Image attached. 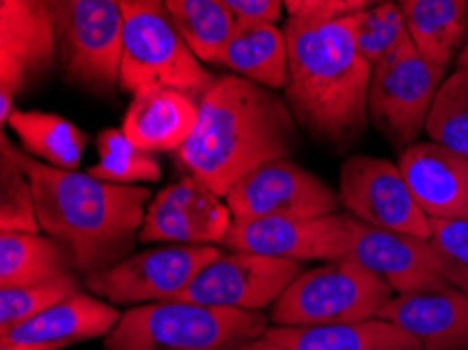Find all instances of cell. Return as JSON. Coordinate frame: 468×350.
<instances>
[{"instance_id":"5bb4252c","label":"cell","mask_w":468,"mask_h":350,"mask_svg":"<svg viewBox=\"0 0 468 350\" xmlns=\"http://www.w3.org/2000/svg\"><path fill=\"white\" fill-rule=\"evenodd\" d=\"M225 199L194 175L170 183L147 204L139 241L144 244L217 246L231 225Z\"/></svg>"},{"instance_id":"ac0fdd59","label":"cell","mask_w":468,"mask_h":350,"mask_svg":"<svg viewBox=\"0 0 468 350\" xmlns=\"http://www.w3.org/2000/svg\"><path fill=\"white\" fill-rule=\"evenodd\" d=\"M397 166L429 218H468V160L431 141L403 149Z\"/></svg>"},{"instance_id":"52a82bcc","label":"cell","mask_w":468,"mask_h":350,"mask_svg":"<svg viewBox=\"0 0 468 350\" xmlns=\"http://www.w3.org/2000/svg\"><path fill=\"white\" fill-rule=\"evenodd\" d=\"M59 66L69 84L95 95L118 87L122 48L120 0H47Z\"/></svg>"},{"instance_id":"4fadbf2b","label":"cell","mask_w":468,"mask_h":350,"mask_svg":"<svg viewBox=\"0 0 468 350\" xmlns=\"http://www.w3.org/2000/svg\"><path fill=\"white\" fill-rule=\"evenodd\" d=\"M349 214L231 220L223 248L286 260H343Z\"/></svg>"},{"instance_id":"f1b7e54d","label":"cell","mask_w":468,"mask_h":350,"mask_svg":"<svg viewBox=\"0 0 468 350\" xmlns=\"http://www.w3.org/2000/svg\"><path fill=\"white\" fill-rule=\"evenodd\" d=\"M0 231H42L32 181L13 154V143L6 134L0 139Z\"/></svg>"},{"instance_id":"d4e9b609","label":"cell","mask_w":468,"mask_h":350,"mask_svg":"<svg viewBox=\"0 0 468 350\" xmlns=\"http://www.w3.org/2000/svg\"><path fill=\"white\" fill-rule=\"evenodd\" d=\"M6 126L13 128L27 155L48 166L78 170L82 164L89 137L57 113L16 110Z\"/></svg>"},{"instance_id":"ffe728a7","label":"cell","mask_w":468,"mask_h":350,"mask_svg":"<svg viewBox=\"0 0 468 350\" xmlns=\"http://www.w3.org/2000/svg\"><path fill=\"white\" fill-rule=\"evenodd\" d=\"M197 122V99L176 89H152L131 99L122 131L145 152H179Z\"/></svg>"},{"instance_id":"f546056e","label":"cell","mask_w":468,"mask_h":350,"mask_svg":"<svg viewBox=\"0 0 468 350\" xmlns=\"http://www.w3.org/2000/svg\"><path fill=\"white\" fill-rule=\"evenodd\" d=\"M356 40L359 53L372 68L410 40L399 0H380L356 16Z\"/></svg>"},{"instance_id":"2e32d148","label":"cell","mask_w":468,"mask_h":350,"mask_svg":"<svg viewBox=\"0 0 468 350\" xmlns=\"http://www.w3.org/2000/svg\"><path fill=\"white\" fill-rule=\"evenodd\" d=\"M59 59L47 0H0V92L17 99Z\"/></svg>"},{"instance_id":"603a6c76","label":"cell","mask_w":468,"mask_h":350,"mask_svg":"<svg viewBox=\"0 0 468 350\" xmlns=\"http://www.w3.org/2000/svg\"><path fill=\"white\" fill-rule=\"evenodd\" d=\"M408 34L429 61L448 69L468 36V0H399Z\"/></svg>"},{"instance_id":"6da1fadb","label":"cell","mask_w":468,"mask_h":350,"mask_svg":"<svg viewBox=\"0 0 468 350\" xmlns=\"http://www.w3.org/2000/svg\"><path fill=\"white\" fill-rule=\"evenodd\" d=\"M356 16L288 17L283 24L288 45L283 99L299 128L336 149L353 145L370 124L372 66L357 48Z\"/></svg>"},{"instance_id":"277c9868","label":"cell","mask_w":468,"mask_h":350,"mask_svg":"<svg viewBox=\"0 0 468 350\" xmlns=\"http://www.w3.org/2000/svg\"><path fill=\"white\" fill-rule=\"evenodd\" d=\"M267 330L262 311L168 300L129 306L103 338V350H218Z\"/></svg>"},{"instance_id":"836d02e7","label":"cell","mask_w":468,"mask_h":350,"mask_svg":"<svg viewBox=\"0 0 468 350\" xmlns=\"http://www.w3.org/2000/svg\"><path fill=\"white\" fill-rule=\"evenodd\" d=\"M238 21H280L283 0H225Z\"/></svg>"},{"instance_id":"4316f807","label":"cell","mask_w":468,"mask_h":350,"mask_svg":"<svg viewBox=\"0 0 468 350\" xmlns=\"http://www.w3.org/2000/svg\"><path fill=\"white\" fill-rule=\"evenodd\" d=\"M99 162L87 173L108 183L139 185L158 183L162 168L150 152L134 145L122 128H105L95 141Z\"/></svg>"},{"instance_id":"e0dca14e","label":"cell","mask_w":468,"mask_h":350,"mask_svg":"<svg viewBox=\"0 0 468 350\" xmlns=\"http://www.w3.org/2000/svg\"><path fill=\"white\" fill-rule=\"evenodd\" d=\"M378 317L412 334L422 350H468V294L450 283L397 294Z\"/></svg>"},{"instance_id":"ba28073f","label":"cell","mask_w":468,"mask_h":350,"mask_svg":"<svg viewBox=\"0 0 468 350\" xmlns=\"http://www.w3.org/2000/svg\"><path fill=\"white\" fill-rule=\"evenodd\" d=\"M445 80V68L429 61L412 38L372 68L367 113L370 122L395 147L414 145L427 126L431 105Z\"/></svg>"},{"instance_id":"5b68a950","label":"cell","mask_w":468,"mask_h":350,"mask_svg":"<svg viewBox=\"0 0 468 350\" xmlns=\"http://www.w3.org/2000/svg\"><path fill=\"white\" fill-rule=\"evenodd\" d=\"M122 48L118 89L126 95L176 89L200 99L215 82L176 30L162 0H120Z\"/></svg>"},{"instance_id":"30bf717a","label":"cell","mask_w":468,"mask_h":350,"mask_svg":"<svg viewBox=\"0 0 468 350\" xmlns=\"http://www.w3.org/2000/svg\"><path fill=\"white\" fill-rule=\"evenodd\" d=\"M304 273L303 262L227 249L210 260L176 300L238 311L271 309L288 285Z\"/></svg>"},{"instance_id":"e575fe53","label":"cell","mask_w":468,"mask_h":350,"mask_svg":"<svg viewBox=\"0 0 468 350\" xmlns=\"http://www.w3.org/2000/svg\"><path fill=\"white\" fill-rule=\"evenodd\" d=\"M218 350H283L282 346L275 345L273 340H269L265 334L257 335V338H246V340H238V342H231V345H227Z\"/></svg>"},{"instance_id":"3957f363","label":"cell","mask_w":468,"mask_h":350,"mask_svg":"<svg viewBox=\"0 0 468 350\" xmlns=\"http://www.w3.org/2000/svg\"><path fill=\"white\" fill-rule=\"evenodd\" d=\"M13 154L32 181L40 228L69 248L82 280L129 259L152 202L150 189L48 166L17 145Z\"/></svg>"},{"instance_id":"9c48e42d","label":"cell","mask_w":468,"mask_h":350,"mask_svg":"<svg viewBox=\"0 0 468 350\" xmlns=\"http://www.w3.org/2000/svg\"><path fill=\"white\" fill-rule=\"evenodd\" d=\"M221 252L217 246L162 244L84 277V288L113 306L168 302L179 298Z\"/></svg>"},{"instance_id":"83f0119b","label":"cell","mask_w":468,"mask_h":350,"mask_svg":"<svg viewBox=\"0 0 468 350\" xmlns=\"http://www.w3.org/2000/svg\"><path fill=\"white\" fill-rule=\"evenodd\" d=\"M424 131L432 143L468 160V69H456L445 76Z\"/></svg>"},{"instance_id":"8fae6325","label":"cell","mask_w":468,"mask_h":350,"mask_svg":"<svg viewBox=\"0 0 468 350\" xmlns=\"http://www.w3.org/2000/svg\"><path fill=\"white\" fill-rule=\"evenodd\" d=\"M340 206L361 223L391 231L431 238V218L410 191L397 164L353 155L340 168Z\"/></svg>"},{"instance_id":"44dd1931","label":"cell","mask_w":468,"mask_h":350,"mask_svg":"<svg viewBox=\"0 0 468 350\" xmlns=\"http://www.w3.org/2000/svg\"><path fill=\"white\" fill-rule=\"evenodd\" d=\"M265 335L283 350H422L412 334L380 317L309 327L275 325Z\"/></svg>"},{"instance_id":"d6986e66","label":"cell","mask_w":468,"mask_h":350,"mask_svg":"<svg viewBox=\"0 0 468 350\" xmlns=\"http://www.w3.org/2000/svg\"><path fill=\"white\" fill-rule=\"evenodd\" d=\"M122 317L116 306L90 292H76L40 315L0 332V340L38 342L69 346L76 342L105 338Z\"/></svg>"},{"instance_id":"7c38bea8","label":"cell","mask_w":468,"mask_h":350,"mask_svg":"<svg viewBox=\"0 0 468 350\" xmlns=\"http://www.w3.org/2000/svg\"><path fill=\"white\" fill-rule=\"evenodd\" d=\"M223 199L233 220L328 217L343 208L336 191L290 158L262 164L233 185Z\"/></svg>"},{"instance_id":"cb8c5ba5","label":"cell","mask_w":468,"mask_h":350,"mask_svg":"<svg viewBox=\"0 0 468 350\" xmlns=\"http://www.w3.org/2000/svg\"><path fill=\"white\" fill-rule=\"evenodd\" d=\"M80 275L69 248L48 233H0V288Z\"/></svg>"},{"instance_id":"7402d4cb","label":"cell","mask_w":468,"mask_h":350,"mask_svg":"<svg viewBox=\"0 0 468 350\" xmlns=\"http://www.w3.org/2000/svg\"><path fill=\"white\" fill-rule=\"evenodd\" d=\"M217 66H225L231 74L282 90L288 80V45L283 27L273 21H238L231 38L227 40Z\"/></svg>"},{"instance_id":"8992f818","label":"cell","mask_w":468,"mask_h":350,"mask_svg":"<svg viewBox=\"0 0 468 350\" xmlns=\"http://www.w3.org/2000/svg\"><path fill=\"white\" fill-rule=\"evenodd\" d=\"M395 292L370 270L351 260H328L304 270L269 311L278 327H309L374 319Z\"/></svg>"},{"instance_id":"4dcf8cb0","label":"cell","mask_w":468,"mask_h":350,"mask_svg":"<svg viewBox=\"0 0 468 350\" xmlns=\"http://www.w3.org/2000/svg\"><path fill=\"white\" fill-rule=\"evenodd\" d=\"M78 277L80 275H61L40 283L0 288V332L37 317L63 298L80 292Z\"/></svg>"},{"instance_id":"d590c367","label":"cell","mask_w":468,"mask_h":350,"mask_svg":"<svg viewBox=\"0 0 468 350\" xmlns=\"http://www.w3.org/2000/svg\"><path fill=\"white\" fill-rule=\"evenodd\" d=\"M59 345H38V342L0 340V350H61Z\"/></svg>"},{"instance_id":"9a60e30c","label":"cell","mask_w":468,"mask_h":350,"mask_svg":"<svg viewBox=\"0 0 468 350\" xmlns=\"http://www.w3.org/2000/svg\"><path fill=\"white\" fill-rule=\"evenodd\" d=\"M343 260L361 264L380 277L395 294L448 283L439 273L429 239L366 225L351 214Z\"/></svg>"},{"instance_id":"7a4b0ae2","label":"cell","mask_w":468,"mask_h":350,"mask_svg":"<svg viewBox=\"0 0 468 350\" xmlns=\"http://www.w3.org/2000/svg\"><path fill=\"white\" fill-rule=\"evenodd\" d=\"M299 124L286 99L238 74L215 78L197 99V122L176 160L225 197L262 164L290 158Z\"/></svg>"},{"instance_id":"d6a6232c","label":"cell","mask_w":468,"mask_h":350,"mask_svg":"<svg viewBox=\"0 0 468 350\" xmlns=\"http://www.w3.org/2000/svg\"><path fill=\"white\" fill-rule=\"evenodd\" d=\"M380 0H283L288 17L338 19L370 9Z\"/></svg>"},{"instance_id":"1f68e13d","label":"cell","mask_w":468,"mask_h":350,"mask_svg":"<svg viewBox=\"0 0 468 350\" xmlns=\"http://www.w3.org/2000/svg\"><path fill=\"white\" fill-rule=\"evenodd\" d=\"M429 244L443 280L468 294V218H431Z\"/></svg>"},{"instance_id":"8d00e7d4","label":"cell","mask_w":468,"mask_h":350,"mask_svg":"<svg viewBox=\"0 0 468 350\" xmlns=\"http://www.w3.org/2000/svg\"><path fill=\"white\" fill-rule=\"evenodd\" d=\"M456 63H458V69H468V36H466V42H464L463 51H460V55H458Z\"/></svg>"},{"instance_id":"484cf974","label":"cell","mask_w":468,"mask_h":350,"mask_svg":"<svg viewBox=\"0 0 468 350\" xmlns=\"http://www.w3.org/2000/svg\"><path fill=\"white\" fill-rule=\"evenodd\" d=\"M162 3L197 59L218 63L227 40L238 26V19L233 17L225 0H162Z\"/></svg>"}]
</instances>
